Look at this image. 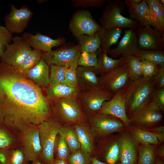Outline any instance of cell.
I'll list each match as a JSON object with an SVG mask.
<instances>
[{
  "label": "cell",
  "instance_id": "obj_1",
  "mask_svg": "<svg viewBox=\"0 0 164 164\" xmlns=\"http://www.w3.org/2000/svg\"><path fill=\"white\" fill-rule=\"evenodd\" d=\"M42 89L0 61V125L18 134L53 117L51 102Z\"/></svg>",
  "mask_w": 164,
  "mask_h": 164
},
{
  "label": "cell",
  "instance_id": "obj_2",
  "mask_svg": "<svg viewBox=\"0 0 164 164\" xmlns=\"http://www.w3.org/2000/svg\"><path fill=\"white\" fill-rule=\"evenodd\" d=\"M154 77H142L136 80H129L125 85V108L128 117L151 100L156 88Z\"/></svg>",
  "mask_w": 164,
  "mask_h": 164
},
{
  "label": "cell",
  "instance_id": "obj_3",
  "mask_svg": "<svg viewBox=\"0 0 164 164\" xmlns=\"http://www.w3.org/2000/svg\"><path fill=\"white\" fill-rule=\"evenodd\" d=\"M50 102L53 117L62 125L88 123L77 97L62 98Z\"/></svg>",
  "mask_w": 164,
  "mask_h": 164
},
{
  "label": "cell",
  "instance_id": "obj_4",
  "mask_svg": "<svg viewBox=\"0 0 164 164\" xmlns=\"http://www.w3.org/2000/svg\"><path fill=\"white\" fill-rule=\"evenodd\" d=\"M100 19L101 26L105 28L114 27L137 29V21L121 15L124 11L125 5L121 0H109Z\"/></svg>",
  "mask_w": 164,
  "mask_h": 164
},
{
  "label": "cell",
  "instance_id": "obj_5",
  "mask_svg": "<svg viewBox=\"0 0 164 164\" xmlns=\"http://www.w3.org/2000/svg\"><path fill=\"white\" fill-rule=\"evenodd\" d=\"M62 125L52 117L42 123L39 126L42 150L38 159L44 164H51L55 159L53 149L55 139Z\"/></svg>",
  "mask_w": 164,
  "mask_h": 164
},
{
  "label": "cell",
  "instance_id": "obj_6",
  "mask_svg": "<svg viewBox=\"0 0 164 164\" xmlns=\"http://www.w3.org/2000/svg\"><path fill=\"white\" fill-rule=\"evenodd\" d=\"M87 119L96 139H103L115 133H121L126 129L122 121L111 115L97 113Z\"/></svg>",
  "mask_w": 164,
  "mask_h": 164
},
{
  "label": "cell",
  "instance_id": "obj_7",
  "mask_svg": "<svg viewBox=\"0 0 164 164\" xmlns=\"http://www.w3.org/2000/svg\"><path fill=\"white\" fill-rule=\"evenodd\" d=\"M114 94L100 87L79 91L77 97L87 118L97 113L105 101Z\"/></svg>",
  "mask_w": 164,
  "mask_h": 164
},
{
  "label": "cell",
  "instance_id": "obj_8",
  "mask_svg": "<svg viewBox=\"0 0 164 164\" xmlns=\"http://www.w3.org/2000/svg\"><path fill=\"white\" fill-rule=\"evenodd\" d=\"M121 144L120 133L96 139L94 157L108 164H116L120 159Z\"/></svg>",
  "mask_w": 164,
  "mask_h": 164
},
{
  "label": "cell",
  "instance_id": "obj_9",
  "mask_svg": "<svg viewBox=\"0 0 164 164\" xmlns=\"http://www.w3.org/2000/svg\"><path fill=\"white\" fill-rule=\"evenodd\" d=\"M163 117L162 111L150 100L128 117L130 125L147 130L160 123Z\"/></svg>",
  "mask_w": 164,
  "mask_h": 164
},
{
  "label": "cell",
  "instance_id": "obj_10",
  "mask_svg": "<svg viewBox=\"0 0 164 164\" xmlns=\"http://www.w3.org/2000/svg\"><path fill=\"white\" fill-rule=\"evenodd\" d=\"M81 53L78 45L72 47L51 50L43 53L44 59L49 66L55 65L68 68L77 67L78 61Z\"/></svg>",
  "mask_w": 164,
  "mask_h": 164
},
{
  "label": "cell",
  "instance_id": "obj_11",
  "mask_svg": "<svg viewBox=\"0 0 164 164\" xmlns=\"http://www.w3.org/2000/svg\"><path fill=\"white\" fill-rule=\"evenodd\" d=\"M39 126L29 127L18 134L19 148L29 162L38 159L41 153Z\"/></svg>",
  "mask_w": 164,
  "mask_h": 164
},
{
  "label": "cell",
  "instance_id": "obj_12",
  "mask_svg": "<svg viewBox=\"0 0 164 164\" xmlns=\"http://www.w3.org/2000/svg\"><path fill=\"white\" fill-rule=\"evenodd\" d=\"M10 10L4 18L5 27L12 33H22L28 25L33 12L26 5L17 8L10 4Z\"/></svg>",
  "mask_w": 164,
  "mask_h": 164
},
{
  "label": "cell",
  "instance_id": "obj_13",
  "mask_svg": "<svg viewBox=\"0 0 164 164\" xmlns=\"http://www.w3.org/2000/svg\"><path fill=\"white\" fill-rule=\"evenodd\" d=\"M101 27L93 19L91 13L85 10L77 11L73 15L69 25L70 31L77 38L84 35L92 36Z\"/></svg>",
  "mask_w": 164,
  "mask_h": 164
},
{
  "label": "cell",
  "instance_id": "obj_14",
  "mask_svg": "<svg viewBox=\"0 0 164 164\" xmlns=\"http://www.w3.org/2000/svg\"><path fill=\"white\" fill-rule=\"evenodd\" d=\"M100 87L114 94L129 81L128 64L126 62L104 74L99 76Z\"/></svg>",
  "mask_w": 164,
  "mask_h": 164
},
{
  "label": "cell",
  "instance_id": "obj_15",
  "mask_svg": "<svg viewBox=\"0 0 164 164\" xmlns=\"http://www.w3.org/2000/svg\"><path fill=\"white\" fill-rule=\"evenodd\" d=\"M12 41L6 46L0 61L17 68L32 49L22 36H14Z\"/></svg>",
  "mask_w": 164,
  "mask_h": 164
},
{
  "label": "cell",
  "instance_id": "obj_16",
  "mask_svg": "<svg viewBox=\"0 0 164 164\" xmlns=\"http://www.w3.org/2000/svg\"><path fill=\"white\" fill-rule=\"evenodd\" d=\"M137 29L138 49L164 50V32L151 26H142L139 24Z\"/></svg>",
  "mask_w": 164,
  "mask_h": 164
},
{
  "label": "cell",
  "instance_id": "obj_17",
  "mask_svg": "<svg viewBox=\"0 0 164 164\" xmlns=\"http://www.w3.org/2000/svg\"><path fill=\"white\" fill-rule=\"evenodd\" d=\"M125 86L117 91L110 101L105 102L97 113L115 116L122 121L126 129L130 125V121L125 110L126 92Z\"/></svg>",
  "mask_w": 164,
  "mask_h": 164
},
{
  "label": "cell",
  "instance_id": "obj_18",
  "mask_svg": "<svg viewBox=\"0 0 164 164\" xmlns=\"http://www.w3.org/2000/svg\"><path fill=\"white\" fill-rule=\"evenodd\" d=\"M138 33L137 29H129L124 31V34L116 48L110 49L108 53L112 58L120 56L133 55L138 49Z\"/></svg>",
  "mask_w": 164,
  "mask_h": 164
},
{
  "label": "cell",
  "instance_id": "obj_19",
  "mask_svg": "<svg viewBox=\"0 0 164 164\" xmlns=\"http://www.w3.org/2000/svg\"><path fill=\"white\" fill-rule=\"evenodd\" d=\"M33 49L46 53L52 50L53 48L63 43L64 39L61 38L53 39L45 35L37 32L35 34L26 32L21 36Z\"/></svg>",
  "mask_w": 164,
  "mask_h": 164
},
{
  "label": "cell",
  "instance_id": "obj_20",
  "mask_svg": "<svg viewBox=\"0 0 164 164\" xmlns=\"http://www.w3.org/2000/svg\"><path fill=\"white\" fill-rule=\"evenodd\" d=\"M121 144L119 160L121 164H136L139 144L126 129L121 133Z\"/></svg>",
  "mask_w": 164,
  "mask_h": 164
},
{
  "label": "cell",
  "instance_id": "obj_21",
  "mask_svg": "<svg viewBox=\"0 0 164 164\" xmlns=\"http://www.w3.org/2000/svg\"><path fill=\"white\" fill-rule=\"evenodd\" d=\"M50 67L45 62L43 56L34 67L23 74L35 84L46 89L50 85Z\"/></svg>",
  "mask_w": 164,
  "mask_h": 164
},
{
  "label": "cell",
  "instance_id": "obj_22",
  "mask_svg": "<svg viewBox=\"0 0 164 164\" xmlns=\"http://www.w3.org/2000/svg\"><path fill=\"white\" fill-rule=\"evenodd\" d=\"M73 125L80 145V148L94 157L96 139L92 129L88 123Z\"/></svg>",
  "mask_w": 164,
  "mask_h": 164
},
{
  "label": "cell",
  "instance_id": "obj_23",
  "mask_svg": "<svg viewBox=\"0 0 164 164\" xmlns=\"http://www.w3.org/2000/svg\"><path fill=\"white\" fill-rule=\"evenodd\" d=\"M79 91L100 87L98 73L95 67L78 66L77 68Z\"/></svg>",
  "mask_w": 164,
  "mask_h": 164
},
{
  "label": "cell",
  "instance_id": "obj_24",
  "mask_svg": "<svg viewBox=\"0 0 164 164\" xmlns=\"http://www.w3.org/2000/svg\"><path fill=\"white\" fill-rule=\"evenodd\" d=\"M126 130L139 144L153 147L156 146L160 143L152 133L136 126L130 125Z\"/></svg>",
  "mask_w": 164,
  "mask_h": 164
},
{
  "label": "cell",
  "instance_id": "obj_25",
  "mask_svg": "<svg viewBox=\"0 0 164 164\" xmlns=\"http://www.w3.org/2000/svg\"><path fill=\"white\" fill-rule=\"evenodd\" d=\"M122 28L114 27L105 28L101 26L97 32L101 41L100 49L107 54L111 46L116 44L121 37Z\"/></svg>",
  "mask_w": 164,
  "mask_h": 164
},
{
  "label": "cell",
  "instance_id": "obj_26",
  "mask_svg": "<svg viewBox=\"0 0 164 164\" xmlns=\"http://www.w3.org/2000/svg\"><path fill=\"white\" fill-rule=\"evenodd\" d=\"M98 52V63L96 68L100 75L107 73L125 63L128 56H121L118 59H114L109 57L100 48Z\"/></svg>",
  "mask_w": 164,
  "mask_h": 164
},
{
  "label": "cell",
  "instance_id": "obj_27",
  "mask_svg": "<svg viewBox=\"0 0 164 164\" xmlns=\"http://www.w3.org/2000/svg\"><path fill=\"white\" fill-rule=\"evenodd\" d=\"M130 18L138 22L142 26L150 25L156 28L150 13L148 5L145 0L135 8L128 9Z\"/></svg>",
  "mask_w": 164,
  "mask_h": 164
},
{
  "label": "cell",
  "instance_id": "obj_28",
  "mask_svg": "<svg viewBox=\"0 0 164 164\" xmlns=\"http://www.w3.org/2000/svg\"><path fill=\"white\" fill-rule=\"evenodd\" d=\"M46 96L50 101L59 98L77 97L79 90L60 84L49 86L46 89Z\"/></svg>",
  "mask_w": 164,
  "mask_h": 164
},
{
  "label": "cell",
  "instance_id": "obj_29",
  "mask_svg": "<svg viewBox=\"0 0 164 164\" xmlns=\"http://www.w3.org/2000/svg\"><path fill=\"white\" fill-rule=\"evenodd\" d=\"M155 28L164 32V5L160 0H145Z\"/></svg>",
  "mask_w": 164,
  "mask_h": 164
},
{
  "label": "cell",
  "instance_id": "obj_30",
  "mask_svg": "<svg viewBox=\"0 0 164 164\" xmlns=\"http://www.w3.org/2000/svg\"><path fill=\"white\" fill-rule=\"evenodd\" d=\"M77 39L81 53H96L100 48L101 41L98 32L91 36L82 35Z\"/></svg>",
  "mask_w": 164,
  "mask_h": 164
},
{
  "label": "cell",
  "instance_id": "obj_31",
  "mask_svg": "<svg viewBox=\"0 0 164 164\" xmlns=\"http://www.w3.org/2000/svg\"><path fill=\"white\" fill-rule=\"evenodd\" d=\"M58 134L64 139L71 153L80 148V145L73 125H62Z\"/></svg>",
  "mask_w": 164,
  "mask_h": 164
},
{
  "label": "cell",
  "instance_id": "obj_32",
  "mask_svg": "<svg viewBox=\"0 0 164 164\" xmlns=\"http://www.w3.org/2000/svg\"><path fill=\"white\" fill-rule=\"evenodd\" d=\"M19 148L18 134L5 127L0 125V148Z\"/></svg>",
  "mask_w": 164,
  "mask_h": 164
},
{
  "label": "cell",
  "instance_id": "obj_33",
  "mask_svg": "<svg viewBox=\"0 0 164 164\" xmlns=\"http://www.w3.org/2000/svg\"><path fill=\"white\" fill-rule=\"evenodd\" d=\"M134 56L140 61H148L159 65H164V51L138 49Z\"/></svg>",
  "mask_w": 164,
  "mask_h": 164
},
{
  "label": "cell",
  "instance_id": "obj_34",
  "mask_svg": "<svg viewBox=\"0 0 164 164\" xmlns=\"http://www.w3.org/2000/svg\"><path fill=\"white\" fill-rule=\"evenodd\" d=\"M43 53L39 50L33 49L17 68L22 73L30 70L39 62Z\"/></svg>",
  "mask_w": 164,
  "mask_h": 164
},
{
  "label": "cell",
  "instance_id": "obj_35",
  "mask_svg": "<svg viewBox=\"0 0 164 164\" xmlns=\"http://www.w3.org/2000/svg\"><path fill=\"white\" fill-rule=\"evenodd\" d=\"M70 148L63 138L57 135L53 149L54 159L67 160L71 153Z\"/></svg>",
  "mask_w": 164,
  "mask_h": 164
},
{
  "label": "cell",
  "instance_id": "obj_36",
  "mask_svg": "<svg viewBox=\"0 0 164 164\" xmlns=\"http://www.w3.org/2000/svg\"><path fill=\"white\" fill-rule=\"evenodd\" d=\"M94 156L81 148L71 153L67 161L68 164H91Z\"/></svg>",
  "mask_w": 164,
  "mask_h": 164
},
{
  "label": "cell",
  "instance_id": "obj_37",
  "mask_svg": "<svg viewBox=\"0 0 164 164\" xmlns=\"http://www.w3.org/2000/svg\"><path fill=\"white\" fill-rule=\"evenodd\" d=\"M156 146L146 147L139 144L138 148V163L140 164H154Z\"/></svg>",
  "mask_w": 164,
  "mask_h": 164
},
{
  "label": "cell",
  "instance_id": "obj_38",
  "mask_svg": "<svg viewBox=\"0 0 164 164\" xmlns=\"http://www.w3.org/2000/svg\"><path fill=\"white\" fill-rule=\"evenodd\" d=\"M129 80H135L142 77L141 61L134 55L127 56Z\"/></svg>",
  "mask_w": 164,
  "mask_h": 164
},
{
  "label": "cell",
  "instance_id": "obj_39",
  "mask_svg": "<svg viewBox=\"0 0 164 164\" xmlns=\"http://www.w3.org/2000/svg\"><path fill=\"white\" fill-rule=\"evenodd\" d=\"M50 67L49 86L62 83L64 80L67 68L53 65Z\"/></svg>",
  "mask_w": 164,
  "mask_h": 164
},
{
  "label": "cell",
  "instance_id": "obj_40",
  "mask_svg": "<svg viewBox=\"0 0 164 164\" xmlns=\"http://www.w3.org/2000/svg\"><path fill=\"white\" fill-rule=\"evenodd\" d=\"M98 61L97 52L81 53L78 61V65L85 67H96L97 65Z\"/></svg>",
  "mask_w": 164,
  "mask_h": 164
},
{
  "label": "cell",
  "instance_id": "obj_41",
  "mask_svg": "<svg viewBox=\"0 0 164 164\" xmlns=\"http://www.w3.org/2000/svg\"><path fill=\"white\" fill-rule=\"evenodd\" d=\"M29 162L20 148L10 149L8 164H29Z\"/></svg>",
  "mask_w": 164,
  "mask_h": 164
},
{
  "label": "cell",
  "instance_id": "obj_42",
  "mask_svg": "<svg viewBox=\"0 0 164 164\" xmlns=\"http://www.w3.org/2000/svg\"><path fill=\"white\" fill-rule=\"evenodd\" d=\"M12 34L5 27L0 25V60L7 46L13 38Z\"/></svg>",
  "mask_w": 164,
  "mask_h": 164
},
{
  "label": "cell",
  "instance_id": "obj_43",
  "mask_svg": "<svg viewBox=\"0 0 164 164\" xmlns=\"http://www.w3.org/2000/svg\"><path fill=\"white\" fill-rule=\"evenodd\" d=\"M61 84L77 89L79 90L77 68L72 67L67 68L64 80Z\"/></svg>",
  "mask_w": 164,
  "mask_h": 164
},
{
  "label": "cell",
  "instance_id": "obj_44",
  "mask_svg": "<svg viewBox=\"0 0 164 164\" xmlns=\"http://www.w3.org/2000/svg\"><path fill=\"white\" fill-rule=\"evenodd\" d=\"M141 62L143 77L149 78L154 77L155 75L159 65L145 60L141 61Z\"/></svg>",
  "mask_w": 164,
  "mask_h": 164
},
{
  "label": "cell",
  "instance_id": "obj_45",
  "mask_svg": "<svg viewBox=\"0 0 164 164\" xmlns=\"http://www.w3.org/2000/svg\"><path fill=\"white\" fill-rule=\"evenodd\" d=\"M107 0H73L72 5L74 8L100 7L104 6Z\"/></svg>",
  "mask_w": 164,
  "mask_h": 164
},
{
  "label": "cell",
  "instance_id": "obj_46",
  "mask_svg": "<svg viewBox=\"0 0 164 164\" xmlns=\"http://www.w3.org/2000/svg\"><path fill=\"white\" fill-rule=\"evenodd\" d=\"M151 101L163 112L164 110V87L157 88L154 91Z\"/></svg>",
  "mask_w": 164,
  "mask_h": 164
},
{
  "label": "cell",
  "instance_id": "obj_47",
  "mask_svg": "<svg viewBox=\"0 0 164 164\" xmlns=\"http://www.w3.org/2000/svg\"><path fill=\"white\" fill-rule=\"evenodd\" d=\"M154 77L156 88L164 87V65H159V70Z\"/></svg>",
  "mask_w": 164,
  "mask_h": 164
},
{
  "label": "cell",
  "instance_id": "obj_48",
  "mask_svg": "<svg viewBox=\"0 0 164 164\" xmlns=\"http://www.w3.org/2000/svg\"><path fill=\"white\" fill-rule=\"evenodd\" d=\"M152 133L158 139L159 142L164 141V126L162 125L155 126L146 130Z\"/></svg>",
  "mask_w": 164,
  "mask_h": 164
},
{
  "label": "cell",
  "instance_id": "obj_49",
  "mask_svg": "<svg viewBox=\"0 0 164 164\" xmlns=\"http://www.w3.org/2000/svg\"><path fill=\"white\" fill-rule=\"evenodd\" d=\"M10 149L0 148V164H8Z\"/></svg>",
  "mask_w": 164,
  "mask_h": 164
},
{
  "label": "cell",
  "instance_id": "obj_50",
  "mask_svg": "<svg viewBox=\"0 0 164 164\" xmlns=\"http://www.w3.org/2000/svg\"><path fill=\"white\" fill-rule=\"evenodd\" d=\"M142 0H125L124 2L128 9H132L140 4Z\"/></svg>",
  "mask_w": 164,
  "mask_h": 164
},
{
  "label": "cell",
  "instance_id": "obj_51",
  "mask_svg": "<svg viewBox=\"0 0 164 164\" xmlns=\"http://www.w3.org/2000/svg\"><path fill=\"white\" fill-rule=\"evenodd\" d=\"M155 157L163 158L164 156V146L163 145H161L155 150Z\"/></svg>",
  "mask_w": 164,
  "mask_h": 164
},
{
  "label": "cell",
  "instance_id": "obj_52",
  "mask_svg": "<svg viewBox=\"0 0 164 164\" xmlns=\"http://www.w3.org/2000/svg\"><path fill=\"white\" fill-rule=\"evenodd\" d=\"M51 164H68L67 160L54 159Z\"/></svg>",
  "mask_w": 164,
  "mask_h": 164
},
{
  "label": "cell",
  "instance_id": "obj_53",
  "mask_svg": "<svg viewBox=\"0 0 164 164\" xmlns=\"http://www.w3.org/2000/svg\"><path fill=\"white\" fill-rule=\"evenodd\" d=\"M91 164H108L106 163L100 161L96 158L94 157L92 162ZM116 164H121L120 162Z\"/></svg>",
  "mask_w": 164,
  "mask_h": 164
},
{
  "label": "cell",
  "instance_id": "obj_54",
  "mask_svg": "<svg viewBox=\"0 0 164 164\" xmlns=\"http://www.w3.org/2000/svg\"><path fill=\"white\" fill-rule=\"evenodd\" d=\"M31 164H44L39 159H36L32 162Z\"/></svg>",
  "mask_w": 164,
  "mask_h": 164
},
{
  "label": "cell",
  "instance_id": "obj_55",
  "mask_svg": "<svg viewBox=\"0 0 164 164\" xmlns=\"http://www.w3.org/2000/svg\"><path fill=\"white\" fill-rule=\"evenodd\" d=\"M155 164H163V163L161 160L157 159L156 161V162H155Z\"/></svg>",
  "mask_w": 164,
  "mask_h": 164
},
{
  "label": "cell",
  "instance_id": "obj_56",
  "mask_svg": "<svg viewBox=\"0 0 164 164\" xmlns=\"http://www.w3.org/2000/svg\"><path fill=\"white\" fill-rule=\"evenodd\" d=\"M160 1L162 3V4L164 5V0H160Z\"/></svg>",
  "mask_w": 164,
  "mask_h": 164
},
{
  "label": "cell",
  "instance_id": "obj_57",
  "mask_svg": "<svg viewBox=\"0 0 164 164\" xmlns=\"http://www.w3.org/2000/svg\"><path fill=\"white\" fill-rule=\"evenodd\" d=\"M140 164V163H138V164Z\"/></svg>",
  "mask_w": 164,
  "mask_h": 164
}]
</instances>
